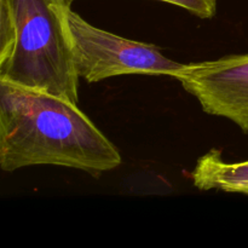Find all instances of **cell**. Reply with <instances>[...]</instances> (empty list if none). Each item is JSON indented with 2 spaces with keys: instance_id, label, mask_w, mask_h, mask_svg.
<instances>
[{
  "instance_id": "obj_1",
  "label": "cell",
  "mask_w": 248,
  "mask_h": 248,
  "mask_svg": "<svg viewBox=\"0 0 248 248\" xmlns=\"http://www.w3.org/2000/svg\"><path fill=\"white\" fill-rule=\"evenodd\" d=\"M121 162L118 148L77 103L0 81L2 171L53 165L99 178Z\"/></svg>"
},
{
  "instance_id": "obj_2",
  "label": "cell",
  "mask_w": 248,
  "mask_h": 248,
  "mask_svg": "<svg viewBox=\"0 0 248 248\" xmlns=\"http://www.w3.org/2000/svg\"><path fill=\"white\" fill-rule=\"evenodd\" d=\"M68 0H0V81L79 103Z\"/></svg>"
},
{
  "instance_id": "obj_3",
  "label": "cell",
  "mask_w": 248,
  "mask_h": 248,
  "mask_svg": "<svg viewBox=\"0 0 248 248\" xmlns=\"http://www.w3.org/2000/svg\"><path fill=\"white\" fill-rule=\"evenodd\" d=\"M75 65L80 79L90 84L120 75H169L173 78L183 63L170 60L154 44L130 40L97 28L79 14L68 12Z\"/></svg>"
},
{
  "instance_id": "obj_4",
  "label": "cell",
  "mask_w": 248,
  "mask_h": 248,
  "mask_svg": "<svg viewBox=\"0 0 248 248\" xmlns=\"http://www.w3.org/2000/svg\"><path fill=\"white\" fill-rule=\"evenodd\" d=\"M173 78L203 113L227 119L248 135V53L188 63Z\"/></svg>"
},
{
  "instance_id": "obj_5",
  "label": "cell",
  "mask_w": 248,
  "mask_h": 248,
  "mask_svg": "<svg viewBox=\"0 0 248 248\" xmlns=\"http://www.w3.org/2000/svg\"><path fill=\"white\" fill-rule=\"evenodd\" d=\"M193 184L201 191L218 190L248 195V160L228 162L219 149H211L199 157L191 173Z\"/></svg>"
},
{
  "instance_id": "obj_6",
  "label": "cell",
  "mask_w": 248,
  "mask_h": 248,
  "mask_svg": "<svg viewBox=\"0 0 248 248\" xmlns=\"http://www.w3.org/2000/svg\"><path fill=\"white\" fill-rule=\"evenodd\" d=\"M77 0H68L70 5ZM186 10L194 16L202 19H211L217 14V0H159Z\"/></svg>"
}]
</instances>
